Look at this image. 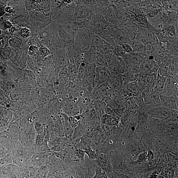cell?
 Segmentation results:
<instances>
[{
    "label": "cell",
    "instance_id": "35",
    "mask_svg": "<svg viewBox=\"0 0 178 178\" xmlns=\"http://www.w3.org/2000/svg\"><path fill=\"white\" fill-rule=\"evenodd\" d=\"M20 34L23 38H27L30 35V31L26 28H23L20 31Z\"/></svg>",
    "mask_w": 178,
    "mask_h": 178
},
{
    "label": "cell",
    "instance_id": "29",
    "mask_svg": "<svg viewBox=\"0 0 178 178\" xmlns=\"http://www.w3.org/2000/svg\"><path fill=\"white\" fill-rule=\"evenodd\" d=\"M156 35L158 41L161 43H167L171 38L164 33L161 31L157 32Z\"/></svg>",
    "mask_w": 178,
    "mask_h": 178
},
{
    "label": "cell",
    "instance_id": "3",
    "mask_svg": "<svg viewBox=\"0 0 178 178\" xmlns=\"http://www.w3.org/2000/svg\"><path fill=\"white\" fill-rule=\"evenodd\" d=\"M110 161L111 164L113 166L115 169L120 173L124 174L128 170V166L130 164L131 161L128 162L126 158L121 154H111Z\"/></svg>",
    "mask_w": 178,
    "mask_h": 178
},
{
    "label": "cell",
    "instance_id": "9",
    "mask_svg": "<svg viewBox=\"0 0 178 178\" xmlns=\"http://www.w3.org/2000/svg\"><path fill=\"white\" fill-rule=\"evenodd\" d=\"M162 106L168 109L178 110V96L159 95Z\"/></svg>",
    "mask_w": 178,
    "mask_h": 178
},
{
    "label": "cell",
    "instance_id": "20",
    "mask_svg": "<svg viewBox=\"0 0 178 178\" xmlns=\"http://www.w3.org/2000/svg\"><path fill=\"white\" fill-rule=\"evenodd\" d=\"M75 129L73 135L74 139L82 136L87 132V128L84 125H78Z\"/></svg>",
    "mask_w": 178,
    "mask_h": 178
},
{
    "label": "cell",
    "instance_id": "24",
    "mask_svg": "<svg viewBox=\"0 0 178 178\" xmlns=\"http://www.w3.org/2000/svg\"><path fill=\"white\" fill-rule=\"evenodd\" d=\"M112 54L117 57H123L126 53L121 45H117L114 48Z\"/></svg>",
    "mask_w": 178,
    "mask_h": 178
},
{
    "label": "cell",
    "instance_id": "39",
    "mask_svg": "<svg viewBox=\"0 0 178 178\" xmlns=\"http://www.w3.org/2000/svg\"><path fill=\"white\" fill-rule=\"evenodd\" d=\"M40 50L42 55L44 56L48 55L50 53L49 49L45 47H42L40 48Z\"/></svg>",
    "mask_w": 178,
    "mask_h": 178
},
{
    "label": "cell",
    "instance_id": "38",
    "mask_svg": "<svg viewBox=\"0 0 178 178\" xmlns=\"http://www.w3.org/2000/svg\"><path fill=\"white\" fill-rule=\"evenodd\" d=\"M154 154L153 152L151 150H149L147 152V160L148 162H151L154 159Z\"/></svg>",
    "mask_w": 178,
    "mask_h": 178
},
{
    "label": "cell",
    "instance_id": "15",
    "mask_svg": "<svg viewBox=\"0 0 178 178\" xmlns=\"http://www.w3.org/2000/svg\"><path fill=\"white\" fill-rule=\"evenodd\" d=\"M162 7L168 11L178 12V1H160Z\"/></svg>",
    "mask_w": 178,
    "mask_h": 178
},
{
    "label": "cell",
    "instance_id": "6",
    "mask_svg": "<svg viewBox=\"0 0 178 178\" xmlns=\"http://www.w3.org/2000/svg\"><path fill=\"white\" fill-rule=\"evenodd\" d=\"M61 105L62 110L64 114L70 117L76 116L81 114L77 101L73 99H69L63 102Z\"/></svg>",
    "mask_w": 178,
    "mask_h": 178
},
{
    "label": "cell",
    "instance_id": "46",
    "mask_svg": "<svg viewBox=\"0 0 178 178\" xmlns=\"http://www.w3.org/2000/svg\"><path fill=\"white\" fill-rule=\"evenodd\" d=\"M2 33V31L1 29H0V34H1Z\"/></svg>",
    "mask_w": 178,
    "mask_h": 178
},
{
    "label": "cell",
    "instance_id": "25",
    "mask_svg": "<svg viewBox=\"0 0 178 178\" xmlns=\"http://www.w3.org/2000/svg\"><path fill=\"white\" fill-rule=\"evenodd\" d=\"M147 152L140 153L135 161H133V165L141 164L147 161Z\"/></svg>",
    "mask_w": 178,
    "mask_h": 178
},
{
    "label": "cell",
    "instance_id": "14",
    "mask_svg": "<svg viewBox=\"0 0 178 178\" xmlns=\"http://www.w3.org/2000/svg\"><path fill=\"white\" fill-rule=\"evenodd\" d=\"M120 120L112 116L104 114L102 115V124L117 127L119 126Z\"/></svg>",
    "mask_w": 178,
    "mask_h": 178
},
{
    "label": "cell",
    "instance_id": "22",
    "mask_svg": "<svg viewBox=\"0 0 178 178\" xmlns=\"http://www.w3.org/2000/svg\"><path fill=\"white\" fill-rule=\"evenodd\" d=\"M82 87V83L78 81H73L70 83L68 87V92L71 93L76 92Z\"/></svg>",
    "mask_w": 178,
    "mask_h": 178
},
{
    "label": "cell",
    "instance_id": "12",
    "mask_svg": "<svg viewBox=\"0 0 178 178\" xmlns=\"http://www.w3.org/2000/svg\"><path fill=\"white\" fill-rule=\"evenodd\" d=\"M61 115L62 116L64 134L67 137L71 138L74 132L73 128L69 122L67 115L64 113L61 114Z\"/></svg>",
    "mask_w": 178,
    "mask_h": 178
},
{
    "label": "cell",
    "instance_id": "2",
    "mask_svg": "<svg viewBox=\"0 0 178 178\" xmlns=\"http://www.w3.org/2000/svg\"><path fill=\"white\" fill-rule=\"evenodd\" d=\"M176 110L168 109L161 105L148 109L146 113L152 118L165 121L170 118Z\"/></svg>",
    "mask_w": 178,
    "mask_h": 178
},
{
    "label": "cell",
    "instance_id": "4",
    "mask_svg": "<svg viewBox=\"0 0 178 178\" xmlns=\"http://www.w3.org/2000/svg\"><path fill=\"white\" fill-rule=\"evenodd\" d=\"M151 25L158 31H161L166 26L168 20L167 11L162 7L158 14L152 18H148Z\"/></svg>",
    "mask_w": 178,
    "mask_h": 178
},
{
    "label": "cell",
    "instance_id": "17",
    "mask_svg": "<svg viewBox=\"0 0 178 178\" xmlns=\"http://www.w3.org/2000/svg\"><path fill=\"white\" fill-rule=\"evenodd\" d=\"M178 57L173 59L168 65L169 76L174 77L178 74Z\"/></svg>",
    "mask_w": 178,
    "mask_h": 178
},
{
    "label": "cell",
    "instance_id": "30",
    "mask_svg": "<svg viewBox=\"0 0 178 178\" xmlns=\"http://www.w3.org/2000/svg\"><path fill=\"white\" fill-rule=\"evenodd\" d=\"M97 62L99 63L102 66L105 67H108V64L107 63L106 56L102 54H99L97 56Z\"/></svg>",
    "mask_w": 178,
    "mask_h": 178
},
{
    "label": "cell",
    "instance_id": "21",
    "mask_svg": "<svg viewBox=\"0 0 178 178\" xmlns=\"http://www.w3.org/2000/svg\"><path fill=\"white\" fill-rule=\"evenodd\" d=\"M167 11L168 20L167 23L168 25H175L178 21V12Z\"/></svg>",
    "mask_w": 178,
    "mask_h": 178
},
{
    "label": "cell",
    "instance_id": "37",
    "mask_svg": "<svg viewBox=\"0 0 178 178\" xmlns=\"http://www.w3.org/2000/svg\"><path fill=\"white\" fill-rule=\"evenodd\" d=\"M161 8L158 9V10H153L148 13L147 15V18H152L156 16L160 12Z\"/></svg>",
    "mask_w": 178,
    "mask_h": 178
},
{
    "label": "cell",
    "instance_id": "45",
    "mask_svg": "<svg viewBox=\"0 0 178 178\" xmlns=\"http://www.w3.org/2000/svg\"><path fill=\"white\" fill-rule=\"evenodd\" d=\"M10 30V31L11 32H14L16 30V28L14 26H13L10 29H9Z\"/></svg>",
    "mask_w": 178,
    "mask_h": 178
},
{
    "label": "cell",
    "instance_id": "11",
    "mask_svg": "<svg viewBox=\"0 0 178 178\" xmlns=\"http://www.w3.org/2000/svg\"><path fill=\"white\" fill-rule=\"evenodd\" d=\"M157 31H158L155 29H147L138 26L137 34L142 35L145 38L156 43L158 40L156 35Z\"/></svg>",
    "mask_w": 178,
    "mask_h": 178
},
{
    "label": "cell",
    "instance_id": "43",
    "mask_svg": "<svg viewBox=\"0 0 178 178\" xmlns=\"http://www.w3.org/2000/svg\"><path fill=\"white\" fill-rule=\"evenodd\" d=\"M2 5L0 4V17L3 16L6 13Z\"/></svg>",
    "mask_w": 178,
    "mask_h": 178
},
{
    "label": "cell",
    "instance_id": "42",
    "mask_svg": "<svg viewBox=\"0 0 178 178\" xmlns=\"http://www.w3.org/2000/svg\"><path fill=\"white\" fill-rule=\"evenodd\" d=\"M37 50V47L34 45H31L29 47V50L30 52L34 53Z\"/></svg>",
    "mask_w": 178,
    "mask_h": 178
},
{
    "label": "cell",
    "instance_id": "13",
    "mask_svg": "<svg viewBox=\"0 0 178 178\" xmlns=\"http://www.w3.org/2000/svg\"><path fill=\"white\" fill-rule=\"evenodd\" d=\"M131 64L140 65L144 58L141 55L135 53H126L124 57Z\"/></svg>",
    "mask_w": 178,
    "mask_h": 178
},
{
    "label": "cell",
    "instance_id": "18",
    "mask_svg": "<svg viewBox=\"0 0 178 178\" xmlns=\"http://www.w3.org/2000/svg\"><path fill=\"white\" fill-rule=\"evenodd\" d=\"M164 134H166L168 135L177 134L178 123H165Z\"/></svg>",
    "mask_w": 178,
    "mask_h": 178
},
{
    "label": "cell",
    "instance_id": "1",
    "mask_svg": "<svg viewBox=\"0 0 178 178\" xmlns=\"http://www.w3.org/2000/svg\"><path fill=\"white\" fill-rule=\"evenodd\" d=\"M126 153L129 158V160L134 161L139 154L142 152H147L146 148L143 144L141 140H134L129 142L126 146Z\"/></svg>",
    "mask_w": 178,
    "mask_h": 178
},
{
    "label": "cell",
    "instance_id": "8",
    "mask_svg": "<svg viewBox=\"0 0 178 178\" xmlns=\"http://www.w3.org/2000/svg\"><path fill=\"white\" fill-rule=\"evenodd\" d=\"M76 43L79 48L83 50L90 46L91 42V37L90 34L85 29H82L76 34Z\"/></svg>",
    "mask_w": 178,
    "mask_h": 178
},
{
    "label": "cell",
    "instance_id": "26",
    "mask_svg": "<svg viewBox=\"0 0 178 178\" xmlns=\"http://www.w3.org/2000/svg\"><path fill=\"white\" fill-rule=\"evenodd\" d=\"M135 39L139 42L146 46L152 45L155 43L145 38L142 35L138 34H137L136 35Z\"/></svg>",
    "mask_w": 178,
    "mask_h": 178
},
{
    "label": "cell",
    "instance_id": "33",
    "mask_svg": "<svg viewBox=\"0 0 178 178\" xmlns=\"http://www.w3.org/2000/svg\"><path fill=\"white\" fill-rule=\"evenodd\" d=\"M95 178H109L104 171L100 167L97 168Z\"/></svg>",
    "mask_w": 178,
    "mask_h": 178
},
{
    "label": "cell",
    "instance_id": "34",
    "mask_svg": "<svg viewBox=\"0 0 178 178\" xmlns=\"http://www.w3.org/2000/svg\"><path fill=\"white\" fill-rule=\"evenodd\" d=\"M121 45L126 53L129 54L133 52V50L132 47L128 43Z\"/></svg>",
    "mask_w": 178,
    "mask_h": 178
},
{
    "label": "cell",
    "instance_id": "27",
    "mask_svg": "<svg viewBox=\"0 0 178 178\" xmlns=\"http://www.w3.org/2000/svg\"><path fill=\"white\" fill-rule=\"evenodd\" d=\"M88 11L85 7H81L79 9L75 15L76 19H83L88 16Z\"/></svg>",
    "mask_w": 178,
    "mask_h": 178
},
{
    "label": "cell",
    "instance_id": "41",
    "mask_svg": "<svg viewBox=\"0 0 178 178\" xmlns=\"http://www.w3.org/2000/svg\"><path fill=\"white\" fill-rule=\"evenodd\" d=\"M6 13L8 14H11L13 12V8L10 6H7L4 9Z\"/></svg>",
    "mask_w": 178,
    "mask_h": 178
},
{
    "label": "cell",
    "instance_id": "5",
    "mask_svg": "<svg viewBox=\"0 0 178 178\" xmlns=\"http://www.w3.org/2000/svg\"><path fill=\"white\" fill-rule=\"evenodd\" d=\"M178 74L174 77L168 76L166 78L164 87L161 94L178 96Z\"/></svg>",
    "mask_w": 178,
    "mask_h": 178
},
{
    "label": "cell",
    "instance_id": "32",
    "mask_svg": "<svg viewBox=\"0 0 178 178\" xmlns=\"http://www.w3.org/2000/svg\"><path fill=\"white\" fill-rule=\"evenodd\" d=\"M164 172V174L163 176H164L165 178H175V174L174 170L172 168H167Z\"/></svg>",
    "mask_w": 178,
    "mask_h": 178
},
{
    "label": "cell",
    "instance_id": "10",
    "mask_svg": "<svg viewBox=\"0 0 178 178\" xmlns=\"http://www.w3.org/2000/svg\"><path fill=\"white\" fill-rule=\"evenodd\" d=\"M98 162L101 169L105 173H111L112 166L111 163L110 159L108 156L104 153H101L97 156Z\"/></svg>",
    "mask_w": 178,
    "mask_h": 178
},
{
    "label": "cell",
    "instance_id": "7",
    "mask_svg": "<svg viewBox=\"0 0 178 178\" xmlns=\"http://www.w3.org/2000/svg\"><path fill=\"white\" fill-rule=\"evenodd\" d=\"M142 95L144 104L147 106V111L149 108L162 105L160 97L157 94L154 92L142 93Z\"/></svg>",
    "mask_w": 178,
    "mask_h": 178
},
{
    "label": "cell",
    "instance_id": "16",
    "mask_svg": "<svg viewBox=\"0 0 178 178\" xmlns=\"http://www.w3.org/2000/svg\"><path fill=\"white\" fill-rule=\"evenodd\" d=\"M107 105L105 102L99 99H95L94 100L92 106L98 114L103 115L105 114Z\"/></svg>",
    "mask_w": 178,
    "mask_h": 178
},
{
    "label": "cell",
    "instance_id": "23",
    "mask_svg": "<svg viewBox=\"0 0 178 178\" xmlns=\"http://www.w3.org/2000/svg\"><path fill=\"white\" fill-rule=\"evenodd\" d=\"M128 90L131 92L134 97H136L141 93L137 85L136 81L128 83Z\"/></svg>",
    "mask_w": 178,
    "mask_h": 178
},
{
    "label": "cell",
    "instance_id": "31",
    "mask_svg": "<svg viewBox=\"0 0 178 178\" xmlns=\"http://www.w3.org/2000/svg\"><path fill=\"white\" fill-rule=\"evenodd\" d=\"M9 43L14 48L19 49L21 47V42L16 38H13L9 39Z\"/></svg>",
    "mask_w": 178,
    "mask_h": 178
},
{
    "label": "cell",
    "instance_id": "28",
    "mask_svg": "<svg viewBox=\"0 0 178 178\" xmlns=\"http://www.w3.org/2000/svg\"><path fill=\"white\" fill-rule=\"evenodd\" d=\"M168 65L166 64H161L159 67L158 70V72L159 74L165 78H167L169 76L168 70Z\"/></svg>",
    "mask_w": 178,
    "mask_h": 178
},
{
    "label": "cell",
    "instance_id": "19",
    "mask_svg": "<svg viewBox=\"0 0 178 178\" xmlns=\"http://www.w3.org/2000/svg\"><path fill=\"white\" fill-rule=\"evenodd\" d=\"M175 25L166 24L161 31L164 33L170 38H174L178 37V35L176 34Z\"/></svg>",
    "mask_w": 178,
    "mask_h": 178
},
{
    "label": "cell",
    "instance_id": "40",
    "mask_svg": "<svg viewBox=\"0 0 178 178\" xmlns=\"http://www.w3.org/2000/svg\"><path fill=\"white\" fill-rule=\"evenodd\" d=\"M4 26L6 29H10L13 26V25L10 22L6 21L4 23Z\"/></svg>",
    "mask_w": 178,
    "mask_h": 178
},
{
    "label": "cell",
    "instance_id": "44",
    "mask_svg": "<svg viewBox=\"0 0 178 178\" xmlns=\"http://www.w3.org/2000/svg\"><path fill=\"white\" fill-rule=\"evenodd\" d=\"M4 109L5 107L0 104V114H2Z\"/></svg>",
    "mask_w": 178,
    "mask_h": 178
},
{
    "label": "cell",
    "instance_id": "36",
    "mask_svg": "<svg viewBox=\"0 0 178 178\" xmlns=\"http://www.w3.org/2000/svg\"><path fill=\"white\" fill-rule=\"evenodd\" d=\"M85 152L91 158L95 159L97 157V156L95 152L92 151L90 148L88 147L85 149Z\"/></svg>",
    "mask_w": 178,
    "mask_h": 178
}]
</instances>
